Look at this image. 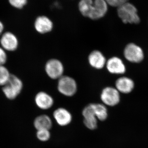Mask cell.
<instances>
[{
	"mask_svg": "<svg viewBox=\"0 0 148 148\" xmlns=\"http://www.w3.org/2000/svg\"><path fill=\"white\" fill-rule=\"evenodd\" d=\"M119 16L125 24H137L140 22L138 11L135 6L129 3H125L118 7Z\"/></svg>",
	"mask_w": 148,
	"mask_h": 148,
	"instance_id": "1",
	"label": "cell"
},
{
	"mask_svg": "<svg viewBox=\"0 0 148 148\" xmlns=\"http://www.w3.org/2000/svg\"><path fill=\"white\" fill-rule=\"evenodd\" d=\"M35 101L36 106L43 110L50 109L54 103L52 96L44 91H40L37 93L35 96Z\"/></svg>",
	"mask_w": 148,
	"mask_h": 148,
	"instance_id": "12",
	"label": "cell"
},
{
	"mask_svg": "<svg viewBox=\"0 0 148 148\" xmlns=\"http://www.w3.org/2000/svg\"><path fill=\"white\" fill-rule=\"evenodd\" d=\"M10 76L8 69L3 65H0V86H3L8 81Z\"/></svg>",
	"mask_w": 148,
	"mask_h": 148,
	"instance_id": "19",
	"label": "cell"
},
{
	"mask_svg": "<svg viewBox=\"0 0 148 148\" xmlns=\"http://www.w3.org/2000/svg\"><path fill=\"white\" fill-rule=\"evenodd\" d=\"M44 70L49 78L57 80L64 75L65 68L61 60L58 58H52L46 62Z\"/></svg>",
	"mask_w": 148,
	"mask_h": 148,
	"instance_id": "3",
	"label": "cell"
},
{
	"mask_svg": "<svg viewBox=\"0 0 148 148\" xmlns=\"http://www.w3.org/2000/svg\"><path fill=\"white\" fill-rule=\"evenodd\" d=\"M34 125L37 130H49L52 127V121L47 115H41L36 118L34 121Z\"/></svg>",
	"mask_w": 148,
	"mask_h": 148,
	"instance_id": "16",
	"label": "cell"
},
{
	"mask_svg": "<svg viewBox=\"0 0 148 148\" xmlns=\"http://www.w3.org/2000/svg\"><path fill=\"white\" fill-rule=\"evenodd\" d=\"M93 0H80L78 3V9L82 16L88 18L91 11Z\"/></svg>",
	"mask_w": 148,
	"mask_h": 148,
	"instance_id": "17",
	"label": "cell"
},
{
	"mask_svg": "<svg viewBox=\"0 0 148 148\" xmlns=\"http://www.w3.org/2000/svg\"><path fill=\"white\" fill-rule=\"evenodd\" d=\"M109 5L113 7H117L127 2V0H105Z\"/></svg>",
	"mask_w": 148,
	"mask_h": 148,
	"instance_id": "22",
	"label": "cell"
},
{
	"mask_svg": "<svg viewBox=\"0 0 148 148\" xmlns=\"http://www.w3.org/2000/svg\"><path fill=\"white\" fill-rule=\"evenodd\" d=\"M23 87L21 80L16 76L11 75L8 81L3 86L2 90L7 98L13 100L20 94Z\"/></svg>",
	"mask_w": 148,
	"mask_h": 148,
	"instance_id": "4",
	"label": "cell"
},
{
	"mask_svg": "<svg viewBox=\"0 0 148 148\" xmlns=\"http://www.w3.org/2000/svg\"><path fill=\"white\" fill-rule=\"evenodd\" d=\"M82 114L84 123L86 127L90 130L96 129L98 126V119L95 114L93 103L86 106L83 110Z\"/></svg>",
	"mask_w": 148,
	"mask_h": 148,
	"instance_id": "7",
	"label": "cell"
},
{
	"mask_svg": "<svg viewBox=\"0 0 148 148\" xmlns=\"http://www.w3.org/2000/svg\"><path fill=\"white\" fill-rule=\"evenodd\" d=\"M9 1L12 5L18 9L23 8L27 3V0H9Z\"/></svg>",
	"mask_w": 148,
	"mask_h": 148,
	"instance_id": "21",
	"label": "cell"
},
{
	"mask_svg": "<svg viewBox=\"0 0 148 148\" xmlns=\"http://www.w3.org/2000/svg\"><path fill=\"white\" fill-rule=\"evenodd\" d=\"M35 30L41 34H46L52 32L54 27L53 21L45 15L38 16L34 22Z\"/></svg>",
	"mask_w": 148,
	"mask_h": 148,
	"instance_id": "10",
	"label": "cell"
},
{
	"mask_svg": "<svg viewBox=\"0 0 148 148\" xmlns=\"http://www.w3.org/2000/svg\"><path fill=\"white\" fill-rule=\"evenodd\" d=\"M123 54L126 60L134 63H139L144 58L143 49L133 43L128 44L125 48Z\"/></svg>",
	"mask_w": 148,
	"mask_h": 148,
	"instance_id": "5",
	"label": "cell"
},
{
	"mask_svg": "<svg viewBox=\"0 0 148 148\" xmlns=\"http://www.w3.org/2000/svg\"><path fill=\"white\" fill-rule=\"evenodd\" d=\"M134 82L127 77H123L116 80L115 82L116 88L119 92L128 93L131 92L134 88Z\"/></svg>",
	"mask_w": 148,
	"mask_h": 148,
	"instance_id": "15",
	"label": "cell"
},
{
	"mask_svg": "<svg viewBox=\"0 0 148 148\" xmlns=\"http://www.w3.org/2000/svg\"><path fill=\"white\" fill-rule=\"evenodd\" d=\"M57 89L62 95L66 97H72L77 91V83L73 77L64 75L57 80Z\"/></svg>",
	"mask_w": 148,
	"mask_h": 148,
	"instance_id": "2",
	"label": "cell"
},
{
	"mask_svg": "<svg viewBox=\"0 0 148 148\" xmlns=\"http://www.w3.org/2000/svg\"><path fill=\"white\" fill-rule=\"evenodd\" d=\"M108 4L105 0H93V5L88 18L98 20L106 15L108 10Z\"/></svg>",
	"mask_w": 148,
	"mask_h": 148,
	"instance_id": "9",
	"label": "cell"
},
{
	"mask_svg": "<svg viewBox=\"0 0 148 148\" xmlns=\"http://www.w3.org/2000/svg\"><path fill=\"white\" fill-rule=\"evenodd\" d=\"M93 107L97 119L103 121L108 117V110L106 106L101 103H93Z\"/></svg>",
	"mask_w": 148,
	"mask_h": 148,
	"instance_id": "18",
	"label": "cell"
},
{
	"mask_svg": "<svg viewBox=\"0 0 148 148\" xmlns=\"http://www.w3.org/2000/svg\"><path fill=\"white\" fill-rule=\"evenodd\" d=\"M106 67L108 71L112 74L121 75L124 74L126 71L123 61L116 56L111 57L107 60Z\"/></svg>",
	"mask_w": 148,
	"mask_h": 148,
	"instance_id": "11",
	"label": "cell"
},
{
	"mask_svg": "<svg viewBox=\"0 0 148 148\" xmlns=\"http://www.w3.org/2000/svg\"><path fill=\"white\" fill-rule=\"evenodd\" d=\"M87 61L89 66L92 69L100 70L106 67L107 60L101 51L95 49L89 53Z\"/></svg>",
	"mask_w": 148,
	"mask_h": 148,
	"instance_id": "8",
	"label": "cell"
},
{
	"mask_svg": "<svg viewBox=\"0 0 148 148\" xmlns=\"http://www.w3.org/2000/svg\"><path fill=\"white\" fill-rule=\"evenodd\" d=\"M53 116L57 123L61 126H66L72 121L71 114L64 108H58L56 110L53 112Z\"/></svg>",
	"mask_w": 148,
	"mask_h": 148,
	"instance_id": "14",
	"label": "cell"
},
{
	"mask_svg": "<svg viewBox=\"0 0 148 148\" xmlns=\"http://www.w3.org/2000/svg\"><path fill=\"white\" fill-rule=\"evenodd\" d=\"M7 59V56L4 49L0 47V65H3L5 64Z\"/></svg>",
	"mask_w": 148,
	"mask_h": 148,
	"instance_id": "23",
	"label": "cell"
},
{
	"mask_svg": "<svg viewBox=\"0 0 148 148\" xmlns=\"http://www.w3.org/2000/svg\"><path fill=\"white\" fill-rule=\"evenodd\" d=\"M0 42L3 48L8 51H14L18 47V39L11 32L5 33L2 36Z\"/></svg>",
	"mask_w": 148,
	"mask_h": 148,
	"instance_id": "13",
	"label": "cell"
},
{
	"mask_svg": "<svg viewBox=\"0 0 148 148\" xmlns=\"http://www.w3.org/2000/svg\"><path fill=\"white\" fill-rule=\"evenodd\" d=\"M3 29V25L2 23L0 21V35L2 33Z\"/></svg>",
	"mask_w": 148,
	"mask_h": 148,
	"instance_id": "24",
	"label": "cell"
},
{
	"mask_svg": "<svg viewBox=\"0 0 148 148\" xmlns=\"http://www.w3.org/2000/svg\"><path fill=\"white\" fill-rule=\"evenodd\" d=\"M50 132L48 130H37V137L39 140L42 142H46L50 138Z\"/></svg>",
	"mask_w": 148,
	"mask_h": 148,
	"instance_id": "20",
	"label": "cell"
},
{
	"mask_svg": "<svg viewBox=\"0 0 148 148\" xmlns=\"http://www.w3.org/2000/svg\"><path fill=\"white\" fill-rule=\"evenodd\" d=\"M101 99L104 105L116 106L119 103L120 97L119 91L116 88L107 86L104 88L101 93Z\"/></svg>",
	"mask_w": 148,
	"mask_h": 148,
	"instance_id": "6",
	"label": "cell"
}]
</instances>
